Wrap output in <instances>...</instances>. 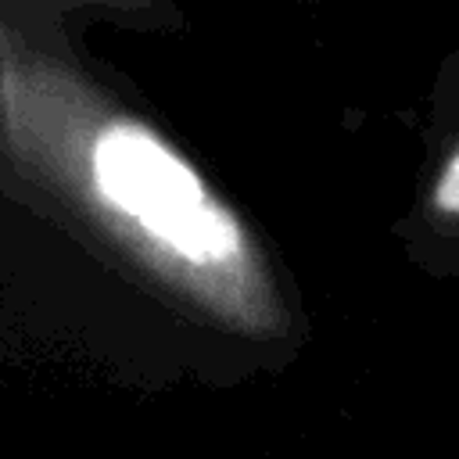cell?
<instances>
[{
    "label": "cell",
    "mask_w": 459,
    "mask_h": 459,
    "mask_svg": "<svg viewBox=\"0 0 459 459\" xmlns=\"http://www.w3.org/2000/svg\"><path fill=\"white\" fill-rule=\"evenodd\" d=\"M97 219L165 283L244 333L280 326V301L240 215L197 165L133 115H104L79 143Z\"/></svg>",
    "instance_id": "cell-1"
},
{
    "label": "cell",
    "mask_w": 459,
    "mask_h": 459,
    "mask_svg": "<svg viewBox=\"0 0 459 459\" xmlns=\"http://www.w3.org/2000/svg\"><path fill=\"white\" fill-rule=\"evenodd\" d=\"M427 208H430V215L437 222L459 226V143L437 165L434 183H430V194H427Z\"/></svg>",
    "instance_id": "cell-2"
}]
</instances>
